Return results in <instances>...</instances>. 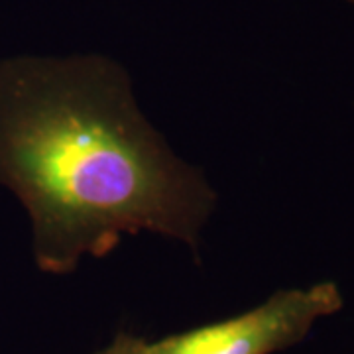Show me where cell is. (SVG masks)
Masks as SVG:
<instances>
[{"instance_id":"2","label":"cell","mask_w":354,"mask_h":354,"mask_svg":"<svg viewBox=\"0 0 354 354\" xmlns=\"http://www.w3.org/2000/svg\"><path fill=\"white\" fill-rule=\"evenodd\" d=\"M344 305L335 281L279 290L264 304L216 323L146 341L118 333L97 354H276L301 342L319 319Z\"/></svg>"},{"instance_id":"1","label":"cell","mask_w":354,"mask_h":354,"mask_svg":"<svg viewBox=\"0 0 354 354\" xmlns=\"http://www.w3.org/2000/svg\"><path fill=\"white\" fill-rule=\"evenodd\" d=\"M0 185L26 207L36 264L55 276L124 234L197 248L216 203L140 113L127 69L97 53L0 59Z\"/></svg>"},{"instance_id":"3","label":"cell","mask_w":354,"mask_h":354,"mask_svg":"<svg viewBox=\"0 0 354 354\" xmlns=\"http://www.w3.org/2000/svg\"><path fill=\"white\" fill-rule=\"evenodd\" d=\"M346 2H351V4H354V0H346Z\"/></svg>"}]
</instances>
